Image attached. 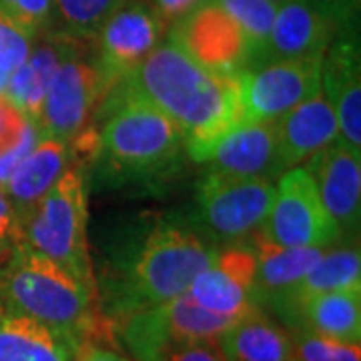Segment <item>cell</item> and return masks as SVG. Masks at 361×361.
<instances>
[{
  "label": "cell",
  "instance_id": "1",
  "mask_svg": "<svg viewBox=\"0 0 361 361\" xmlns=\"http://www.w3.org/2000/svg\"><path fill=\"white\" fill-rule=\"evenodd\" d=\"M121 85L165 113L183 130L185 151L199 163L243 123L237 78L209 73L173 40L161 42Z\"/></svg>",
  "mask_w": 361,
  "mask_h": 361
},
{
  "label": "cell",
  "instance_id": "2",
  "mask_svg": "<svg viewBox=\"0 0 361 361\" xmlns=\"http://www.w3.org/2000/svg\"><path fill=\"white\" fill-rule=\"evenodd\" d=\"M113 90L118 94L99 133L104 173L121 180L161 177L185 151L183 130L127 85Z\"/></svg>",
  "mask_w": 361,
  "mask_h": 361
},
{
  "label": "cell",
  "instance_id": "3",
  "mask_svg": "<svg viewBox=\"0 0 361 361\" xmlns=\"http://www.w3.org/2000/svg\"><path fill=\"white\" fill-rule=\"evenodd\" d=\"M213 257L215 249L193 231L173 223L157 225L130 261L129 273L113 297V310L125 319L187 293Z\"/></svg>",
  "mask_w": 361,
  "mask_h": 361
},
{
  "label": "cell",
  "instance_id": "4",
  "mask_svg": "<svg viewBox=\"0 0 361 361\" xmlns=\"http://www.w3.org/2000/svg\"><path fill=\"white\" fill-rule=\"evenodd\" d=\"M97 291L49 257L20 245L0 263V307L85 336Z\"/></svg>",
  "mask_w": 361,
  "mask_h": 361
},
{
  "label": "cell",
  "instance_id": "5",
  "mask_svg": "<svg viewBox=\"0 0 361 361\" xmlns=\"http://www.w3.org/2000/svg\"><path fill=\"white\" fill-rule=\"evenodd\" d=\"M20 221L23 245L59 263L97 291L87 237V180L80 169L66 167Z\"/></svg>",
  "mask_w": 361,
  "mask_h": 361
},
{
  "label": "cell",
  "instance_id": "6",
  "mask_svg": "<svg viewBox=\"0 0 361 361\" xmlns=\"http://www.w3.org/2000/svg\"><path fill=\"white\" fill-rule=\"evenodd\" d=\"M275 195V180L211 169L197 187L199 217L225 241L243 239L263 227Z\"/></svg>",
  "mask_w": 361,
  "mask_h": 361
},
{
  "label": "cell",
  "instance_id": "7",
  "mask_svg": "<svg viewBox=\"0 0 361 361\" xmlns=\"http://www.w3.org/2000/svg\"><path fill=\"white\" fill-rule=\"evenodd\" d=\"M261 233L277 245L315 249H329L341 237L305 167L281 173Z\"/></svg>",
  "mask_w": 361,
  "mask_h": 361
},
{
  "label": "cell",
  "instance_id": "8",
  "mask_svg": "<svg viewBox=\"0 0 361 361\" xmlns=\"http://www.w3.org/2000/svg\"><path fill=\"white\" fill-rule=\"evenodd\" d=\"M243 123H273L322 92V59L271 61L237 77Z\"/></svg>",
  "mask_w": 361,
  "mask_h": 361
},
{
  "label": "cell",
  "instance_id": "9",
  "mask_svg": "<svg viewBox=\"0 0 361 361\" xmlns=\"http://www.w3.org/2000/svg\"><path fill=\"white\" fill-rule=\"evenodd\" d=\"M237 317H227L201 307L189 293L123 319L121 336L137 361L175 341L217 339Z\"/></svg>",
  "mask_w": 361,
  "mask_h": 361
},
{
  "label": "cell",
  "instance_id": "10",
  "mask_svg": "<svg viewBox=\"0 0 361 361\" xmlns=\"http://www.w3.org/2000/svg\"><path fill=\"white\" fill-rule=\"evenodd\" d=\"M169 40L187 52L197 65L219 77L237 78L249 71L245 35L217 0H205L193 13L175 23Z\"/></svg>",
  "mask_w": 361,
  "mask_h": 361
},
{
  "label": "cell",
  "instance_id": "11",
  "mask_svg": "<svg viewBox=\"0 0 361 361\" xmlns=\"http://www.w3.org/2000/svg\"><path fill=\"white\" fill-rule=\"evenodd\" d=\"M165 28L142 0H129L104 23L97 32V59L92 65L106 94L125 82L161 44Z\"/></svg>",
  "mask_w": 361,
  "mask_h": 361
},
{
  "label": "cell",
  "instance_id": "12",
  "mask_svg": "<svg viewBox=\"0 0 361 361\" xmlns=\"http://www.w3.org/2000/svg\"><path fill=\"white\" fill-rule=\"evenodd\" d=\"M103 97L106 92L94 65L77 54L66 56L52 75L35 123L40 137L75 142L82 137Z\"/></svg>",
  "mask_w": 361,
  "mask_h": 361
},
{
  "label": "cell",
  "instance_id": "13",
  "mask_svg": "<svg viewBox=\"0 0 361 361\" xmlns=\"http://www.w3.org/2000/svg\"><path fill=\"white\" fill-rule=\"evenodd\" d=\"M341 23H351V18L334 0H285L271 26L267 63L323 59Z\"/></svg>",
  "mask_w": 361,
  "mask_h": 361
},
{
  "label": "cell",
  "instance_id": "14",
  "mask_svg": "<svg viewBox=\"0 0 361 361\" xmlns=\"http://www.w3.org/2000/svg\"><path fill=\"white\" fill-rule=\"evenodd\" d=\"M255 277L257 261L251 245L229 247L225 251H215L213 261L197 275L187 293L213 313L241 317L257 307Z\"/></svg>",
  "mask_w": 361,
  "mask_h": 361
},
{
  "label": "cell",
  "instance_id": "15",
  "mask_svg": "<svg viewBox=\"0 0 361 361\" xmlns=\"http://www.w3.org/2000/svg\"><path fill=\"white\" fill-rule=\"evenodd\" d=\"M305 169L341 233L355 231L361 215V149L337 139L311 157Z\"/></svg>",
  "mask_w": 361,
  "mask_h": 361
},
{
  "label": "cell",
  "instance_id": "16",
  "mask_svg": "<svg viewBox=\"0 0 361 361\" xmlns=\"http://www.w3.org/2000/svg\"><path fill=\"white\" fill-rule=\"evenodd\" d=\"M322 92L339 125V141L361 149V66L357 39L337 35L322 59Z\"/></svg>",
  "mask_w": 361,
  "mask_h": 361
},
{
  "label": "cell",
  "instance_id": "17",
  "mask_svg": "<svg viewBox=\"0 0 361 361\" xmlns=\"http://www.w3.org/2000/svg\"><path fill=\"white\" fill-rule=\"evenodd\" d=\"M277 125V155L281 173L287 169L301 167L311 157L339 139L337 116L323 97L317 92L281 118Z\"/></svg>",
  "mask_w": 361,
  "mask_h": 361
},
{
  "label": "cell",
  "instance_id": "18",
  "mask_svg": "<svg viewBox=\"0 0 361 361\" xmlns=\"http://www.w3.org/2000/svg\"><path fill=\"white\" fill-rule=\"evenodd\" d=\"M82 337L0 307V361H77Z\"/></svg>",
  "mask_w": 361,
  "mask_h": 361
},
{
  "label": "cell",
  "instance_id": "19",
  "mask_svg": "<svg viewBox=\"0 0 361 361\" xmlns=\"http://www.w3.org/2000/svg\"><path fill=\"white\" fill-rule=\"evenodd\" d=\"M203 163L217 171L237 175H281L277 155V125L273 123H241L227 133L209 153Z\"/></svg>",
  "mask_w": 361,
  "mask_h": 361
},
{
  "label": "cell",
  "instance_id": "20",
  "mask_svg": "<svg viewBox=\"0 0 361 361\" xmlns=\"http://www.w3.org/2000/svg\"><path fill=\"white\" fill-rule=\"evenodd\" d=\"M281 315L293 329H307L337 341L360 343L361 287L311 295Z\"/></svg>",
  "mask_w": 361,
  "mask_h": 361
},
{
  "label": "cell",
  "instance_id": "21",
  "mask_svg": "<svg viewBox=\"0 0 361 361\" xmlns=\"http://www.w3.org/2000/svg\"><path fill=\"white\" fill-rule=\"evenodd\" d=\"M215 343L225 361H295L291 336L257 307L237 317Z\"/></svg>",
  "mask_w": 361,
  "mask_h": 361
},
{
  "label": "cell",
  "instance_id": "22",
  "mask_svg": "<svg viewBox=\"0 0 361 361\" xmlns=\"http://www.w3.org/2000/svg\"><path fill=\"white\" fill-rule=\"evenodd\" d=\"M77 37L59 35L44 39L32 47L23 65L8 77L4 94L13 101L32 123H37L40 106L44 101L47 89L51 85L52 75L66 56L75 54Z\"/></svg>",
  "mask_w": 361,
  "mask_h": 361
},
{
  "label": "cell",
  "instance_id": "23",
  "mask_svg": "<svg viewBox=\"0 0 361 361\" xmlns=\"http://www.w3.org/2000/svg\"><path fill=\"white\" fill-rule=\"evenodd\" d=\"M68 159V142L52 137H40L30 153L18 163V167L14 169L4 185V191L20 217L37 205L40 197L65 173Z\"/></svg>",
  "mask_w": 361,
  "mask_h": 361
},
{
  "label": "cell",
  "instance_id": "24",
  "mask_svg": "<svg viewBox=\"0 0 361 361\" xmlns=\"http://www.w3.org/2000/svg\"><path fill=\"white\" fill-rule=\"evenodd\" d=\"M251 249L257 261L255 277V301L259 297L275 299L295 287L301 277L319 261L325 249L315 247H283L267 239L261 229H257Z\"/></svg>",
  "mask_w": 361,
  "mask_h": 361
},
{
  "label": "cell",
  "instance_id": "25",
  "mask_svg": "<svg viewBox=\"0 0 361 361\" xmlns=\"http://www.w3.org/2000/svg\"><path fill=\"white\" fill-rule=\"evenodd\" d=\"M361 287V253L357 247L325 249L319 261L311 267L301 281L287 293L275 299L273 305L279 313L293 307L295 303L325 291L355 289Z\"/></svg>",
  "mask_w": 361,
  "mask_h": 361
},
{
  "label": "cell",
  "instance_id": "26",
  "mask_svg": "<svg viewBox=\"0 0 361 361\" xmlns=\"http://www.w3.org/2000/svg\"><path fill=\"white\" fill-rule=\"evenodd\" d=\"M243 30L249 47V68L267 63L271 26L277 14V4L269 0H217Z\"/></svg>",
  "mask_w": 361,
  "mask_h": 361
},
{
  "label": "cell",
  "instance_id": "27",
  "mask_svg": "<svg viewBox=\"0 0 361 361\" xmlns=\"http://www.w3.org/2000/svg\"><path fill=\"white\" fill-rule=\"evenodd\" d=\"M127 2L129 0H52L66 35L77 39L97 37L104 23Z\"/></svg>",
  "mask_w": 361,
  "mask_h": 361
},
{
  "label": "cell",
  "instance_id": "28",
  "mask_svg": "<svg viewBox=\"0 0 361 361\" xmlns=\"http://www.w3.org/2000/svg\"><path fill=\"white\" fill-rule=\"evenodd\" d=\"M289 336L295 361H361L360 343L337 341L307 329H293Z\"/></svg>",
  "mask_w": 361,
  "mask_h": 361
},
{
  "label": "cell",
  "instance_id": "29",
  "mask_svg": "<svg viewBox=\"0 0 361 361\" xmlns=\"http://www.w3.org/2000/svg\"><path fill=\"white\" fill-rule=\"evenodd\" d=\"M0 13L30 37H37L51 23L54 4L52 0H0Z\"/></svg>",
  "mask_w": 361,
  "mask_h": 361
},
{
  "label": "cell",
  "instance_id": "30",
  "mask_svg": "<svg viewBox=\"0 0 361 361\" xmlns=\"http://www.w3.org/2000/svg\"><path fill=\"white\" fill-rule=\"evenodd\" d=\"M32 39L35 37H30L26 30L0 13V71L13 75L28 59L35 47Z\"/></svg>",
  "mask_w": 361,
  "mask_h": 361
},
{
  "label": "cell",
  "instance_id": "31",
  "mask_svg": "<svg viewBox=\"0 0 361 361\" xmlns=\"http://www.w3.org/2000/svg\"><path fill=\"white\" fill-rule=\"evenodd\" d=\"M145 361H225L215 339L199 341H175L167 343Z\"/></svg>",
  "mask_w": 361,
  "mask_h": 361
},
{
  "label": "cell",
  "instance_id": "32",
  "mask_svg": "<svg viewBox=\"0 0 361 361\" xmlns=\"http://www.w3.org/2000/svg\"><path fill=\"white\" fill-rule=\"evenodd\" d=\"M30 125L32 121L4 92H0V155L18 145Z\"/></svg>",
  "mask_w": 361,
  "mask_h": 361
},
{
  "label": "cell",
  "instance_id": "33",
  "mask_svg": "<svg viewBox=\"0 0 361 361\" xmlns=\"http://www.w3.org/2000/svg\"><path fill=\"white\" fill-rule=\"evenodd\" d=\"M23 241V221L13 201L0 187V263L13 253Z\"/></svg>",
  "mask_w": 361,
  "mask_h": 361
},
{
  "label": "cell",
  "instance_id": "34",
  "mask_svg": "<svg viewBox=\"0 0 361 361\" xmlns=\"http://www.w3.org/2000/svg\"><path fill=\"white\" fill-rule=\"evenodd\" d=\"M40 139V133L39 127L32 123L30 125V129L26 130V135L20 139L18 145H14L11 151H6V153H2L0 155V187L4 189V185H6V180L8 177L13 175V171L18 167V163L25 159L28 153H30V149L37 145V141Z\"/></svg>",
  "mask_w": 361,
  "mask_h": 361
},
{
  "label": "cell",
  "instance_id": "35",
  "mask_svg": "<svg viewBox=\"0 0 361 361\" xmlns=\"http://www.w3.org/2000/svg\"><path fill=\"white\" fill-rule=\"evenodd\" d=\"M165 26H173L205 0H142Z\"/></svg>",
  "mask_w": 361,
  "mask_h": 361
},
{
  "label": "cell",
  "instance_id": "36",
  "mask_svg": "<svg viewBox=\"0 0 361 361\" xmlns=\"http://www.w3.org/2000/svg\"><path fill=\"white\" fill-rule=\"evenodd\" d=\"M77 361H129L123 357L121 353H116L113 349L101 348L94 343H82L80 351H78Z\"/></svg>",
  "mask_w": 361,
  "mask_h": 361
},
{
  "label": "cell",
  "instance_id": "37",
  "mask_svg": "<svg viewBox=\"0 0 361 361\" xmlns=\"http://www.w3.org/2000/svg\"><path fill=\"white\" fill-rule=\"evenodd\" d=\"M336 6L343 14H348L349 18H353V13H360V2L361 0H334Z\"/></svg>",
  "mask_w": 361,
  "mask_h": 361
},
{
  "label": "cell",
  "instance_id": "38",
  "mask_svg": "<svg viewBox=\"0 0 361 361\" xmlns=\"http://www.w3.org/2000/svg\"><path fill=\"white\" fill-rule=\"evenodd\" d=\"M8 77H11V75H6L4 71H0V92H4V89H6Z\"/></svg>",
  "mask_w": 361,
  "mask_h": 361
},
{
  "label": "cell",
  "instance_id": "39",
  "mask_svg": "<svg viewBox=\"0 0 361 361\" xmlns=\"http://www.w3.org/2000/svg\"><path fill=\"white\" fill-rule=\"evenodd\" d=\"M269 2H273V4H277V6H279V4H283L285 0H269Z\"/></svg>",
  "mask_w": 361,
  "mask_h": 361
}]
</instances>
